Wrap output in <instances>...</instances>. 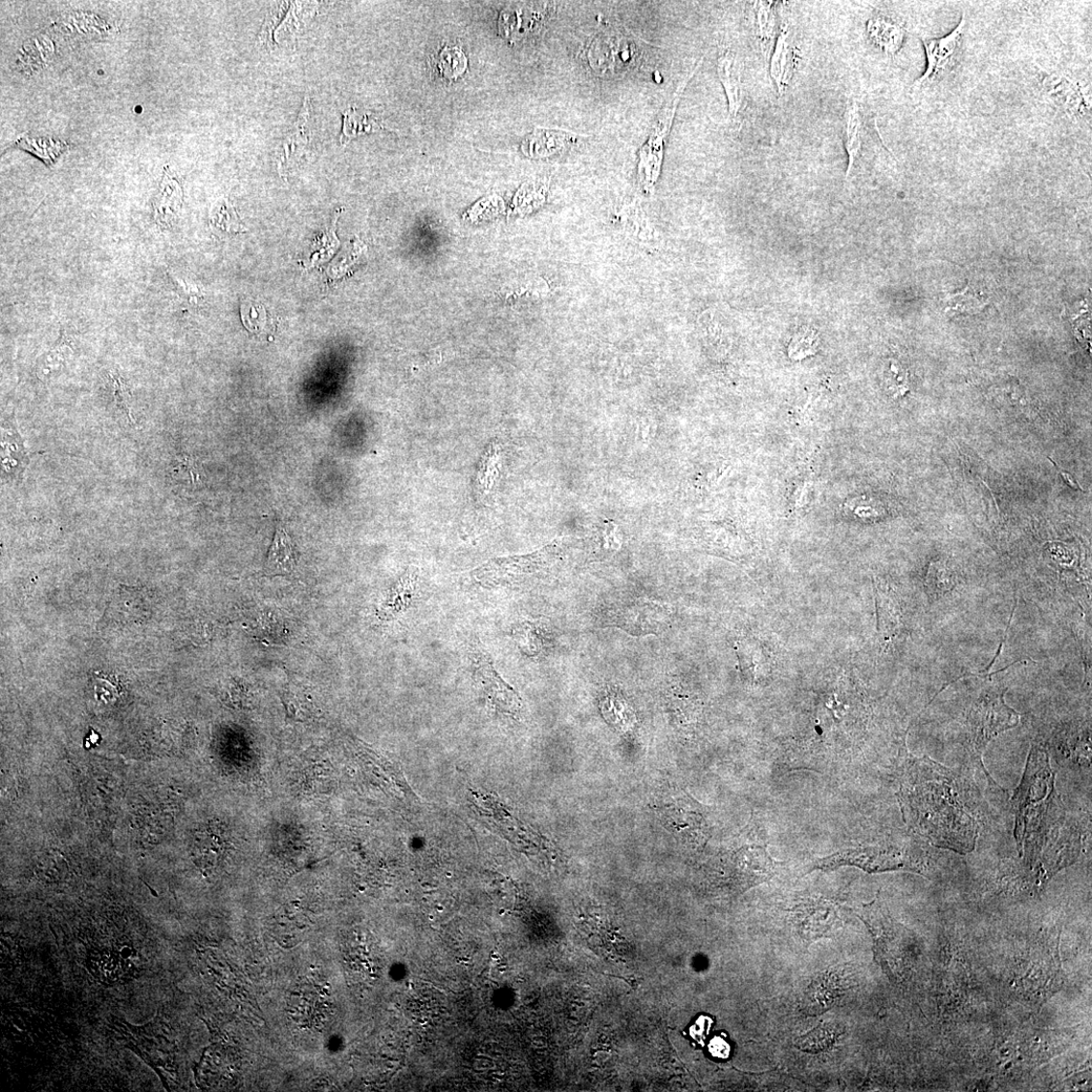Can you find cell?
Wrapping results in <instances>:
<instances>
[{"label":"cell","instance_id":"3","mask_svg":"<svg viewBox=\"0 0 1092 1092\" xmlns=\"http://www.w3.org/2000/svg\"><path fill=\"white\" fill-rule=\"evenodd\" d=\"M703 62L704 58L699 60L693 71L682 80L678 87H676L674 95L659 113L657 120L652 124L646 144L639 151L638 183L642 192L647 195L654 192L655 186H657L660 179L665 156V146L671 132L676 108H678L688 83L699 69L702 68Z\"/></svg>","mask_w":1092,"mask_h":1092},{"label":"cell","instance_id":"18","mask_svg":"<svg viewBox=\"0 0 1092 1092\" xmlns=\"http://www.w3.org/2000/svg\"><path fill=\"white\" fill-rule=\"evenodd\" d=\"M797 919L801 935L812 942L828 936L836 929L838 915L827 905L808 904L800 907Z\"/></svg>","mask_w":1092,"mask_h":1092},{"label":"cell","instance_id":"27","mask_svg":"<svg viewBox=\"0 0 1092 1092\" xmlns=\"http://www.w3.org/2000/svg\"><path fill=\"white\" fill-rule=\"evenodd\" d=\"M844 1033V1029L835 1022H826L796 1040V1047L806 1053H820L831 1049L837 1040Z\"/></svg>","mask_w":1092,"mask_h":1092},{"label":"cell","instance_id":"17","mask_svg":"<svg viewBox=\"0 0 1092 1092\" xmlns=\"http://www.w3.org/2000/svg\"><path fill=\"white\" fill-rule=\"evenodd\" d=\"M310 119V100L309 97L305 98L302 107L299 114L293 129L290 130L288 136L281 141L278 150L277 168L280 176H285L287 165L293 162V159H300L304 156L305 151L309 145L308 134L305 133V129Z\"/></svg>","mask_w":1092,"mask_h":1092},{"label":"cell","instance_id":"8","mask_svg":"<svg viewBox=\"0 0 1092 1092\" xmlns=\"http://www.w3.org/2000/svg\"><path fill=\"white\" fill-rule=\"evenodd\" d=\"M559 545L546 546L529 556L498 559L487 562L473 572L475 582L484 587L510 585L542 572L551 565L559 554Z\"/></svg>","mask_w":1092,"mask_h":1092},{"label":"cell","instance_id":"19","mask_svg":"<svg viewBox=\"0 0 1092 1092\" xmlns=\"http://www.w3.org/2000/svg\"><path fill=\"white\" fill-rule=\"evenodd\" d=\"M580 142L577 135L563 130L537 129L524 143V152L531 158H549L576 147Z\"/></svg>","mask_w":1092,"mask_h":1092},{"label":"cell","instance_id":"38","mask_svg":"<svg viewBox=\"0 0 1092 1092\" xmlns=\"http://www.w3.org/2000/svg\"><path fill=\"white\" fill-rule=\"evenodd\" d=\"M111 377H112V381H113L114 398H115L116 404L119 407V409L127 415L129 421L132 422L133 417H132V415H130L129 409V400H130V394H129V388L127 387L126 383L123 381V379L120 376H113L112 375Z\"/></svg>","mask_w":1092,"mask_h":1092},{"label":"cell","instance_id":"36","mask_svg":"<svg viewBox=\"0 0 1092 1092\" xmlns=\"http://www.w3.org/2000/svg\"><path fill=\"white\" fill-rule=\"evenodd\" d=\"M983 307H985V300L968 287L965 292L949 298L947 312L973 313L982 310Z\"/></svg>","mask_w":1092,"mask_h":1092},{"label":"cell","instance_id":"21","mask_svg":"<svg viewBox=\"0 0 1092 1092\" xmlns=\"http://www.w3.org/2000/svg\"><path fill=\"white\" fill-rule=\"evenodd\" d=\"M184 203V189L182 184L165 170L158 192L153 201L157 222L162 228L170 227L180 212Z\"/></svg>","mask_w":1092,"mask_h":1092},{"label":"cell","instance_id":"5","mask_svg":"<svg viewBox=\"0 0 1092 1092\" xmlns=\"http://www.w3.org/2000/svg\"><path fill=\"white\" fill-rule=\"evenodd\" d=\"M642 41L621 32H602L589 42L587 57L593 72L616 77L636 70L643 57Z\"/></svg>","mask_w":1092,"mask_h":1092},{"label":"cell","instance_id":"26","mask_svg":"<svg viewBox=\"0 0 1092 1092\" xmlns=\"http://www.w3.org/2000/svg\"><path fill=\"white\" fill-rule=\"evenodd\" d=\"M845 973V970L829 972L828 975L826 974L818 982L819 985L811 991L810 998H813V1001H810V1006L814 1007L813 1009L816 1010L817 1014L831 1009L829 1007L836 999L841 997L842 992L834 991L835 990L846 991Z\"/></svg>","mask_w":1092,"mask_h":1092},{"label":"cell","instance_id":"16","mask_svg":"<svg viewBox=\"0 0 1092 1092\" xmlns=\"http://www.w3.org/2000/svg\"><path fill=\"white\" fill-rule=\"evenodd\" d=\"M717 73L722 81L729 101L730 115L733 120H737L742 105H744V84L741 80V65L734 53L731 50L724 51L717 61Z\"/></svg>","mask_w":1092,"mask_h":1092},{"label":"cell","instance_id":"24","mask_svg":"<svg viewBox=\"0 0 1092 1092\" xmlns=\"http://www.w3.org/2000/svg\"><path fill=\"white\" fill-rule=\"evenodd\" d=\"M779 5L773 2H756L754 4L756 33L762 52L766 57L769 56L775 38L779 34Z\"/></svg>","mask_w":1092,"mask_h":1092},{"label":"cell","instance_id":"4","mask_svg":"<svg viewBox=\"0 0 1092 1092\" xmlns=\"http://www.w3.org/2000/svg\"><path fill=\"white\" fill-rule=\"evenodd\" d=\"M1018 724L1019 714L1004 703L1003 694L980 697L968 716L969 752L979 769L985 772L989 782L994 786H997L996 783L982 762L983 752L995 736Z\"/></svg>","mask_w":1092,"mask_h":1092},{"label":"cell","instance_id":"1","mask_svg":"<svg viewBox=\"0 0 1092 1092\" xmlns=\"http://www.w3.org/2000/svg\"><path fill=\"white\" fill-rule=\"evenodd\" d=\"M957 778L928 758L915 760L903 784L901 800L905 820L933 845L970 853L977 823L960 800Z\"/></svg>","mask_w":1092,"mask_h":1092},{"label":"cell","instance_id":"39","mask_svg":"<svg viewBox=\"0 0 1092 1092\" xmlns=\"http://www.w3.org/2000/svg\"><path fill=\"white\" fill-rule=\"evenodd\" d=\"M177 280L180 287L182 288L181 290L183 294L190 302L199 303V302L204 298L202 290L199 287H196L192 285V283H189L184 279Z\"/></svg>","mask_w":1092,"mask_h":1092},{"label":"cell","instance_id":"37","mask_svg":"<svg viewBox=\"0 0 1092 1092\" xmlns=\"http://www.w3.org/2000/svg\"><path fill=\"white\" fill-rule=\"evenodd\" d=\"M621 215L625 216L627 227L631 232L640 238H645L646 242L650 237L654 236L653 229L646 217L643 211L637 206H628L622 210Z\"/></svg>","mask_w":1092,"mask_h":1092},{"label":"cell","instance_id":"32","mask_svg":"<svg viewBox=\"0 0 1092 1092\" xmlns=\"http://www.w3.org/2000/svg\"><path fill=\"white\" fill-rule=\"evenodd\" d=\"M819 345V336L818 332L811 328H801L793 336L789 347L790 358L793 360H801L814 356L818 352Z\"/></svg>","mask_w":1092,"mask_h":1092},{"label":"cell","instance_id":"2","mask_svg":"<svg viewBox=\"0 0 1092 1092\" xmlns=\"http://www.w3.org/2000/svg\"><path fill=\"white\" fill-rule=\"evenodd\" d=\"M1055 776L1049 754L1034 746L1014 797L1015 837L1020 856L1036 853L1066 819L1055 790Z\"/></svg>","mask_w":1092,"mask_h":1092},{"label":"cell","instance_id":"9","mask_svg":"<svg viewBox=\"0 0 1092 1092\" xmlns=\"http://www.w3.org/2000/svg\"><path fill=\"white\" fill-rule=\"evenodd\" d=\"M966 25L967 18L963 14L960 24L947 36L922 39L928 65L925 73L912 84L913 89L930 86L952 72L963 53Z\"/></svg>","mask_w":1092,"mask_h":1092},{"label":"cell","instance_id":"10","mask_svg":"<svg viewBox=\"0 0 1092 1092\" xmlns=\"http://www.w3.org/2000/svg\"><path fill=\"white\" fill-rule=\"evenodd\" d=\"M856 866L867 872H882L889 870L919 869V864L908 855V851L897 848L869 847L865 848L846 850L817 862V869H831L840 866Z\"/></svg>","mask_w":1092,"mask_h":1092},{"label":"cell","instance_id":"7","mask_svg":"<svg viewBox=\"0 0 1092 1092\" xmlns=\"http://www.w3.org/2000/svg\"><path fill=\"white\" fill-rule=\"evenodd\" d=\"M159 1023L157 1020L136 1026L121 1020L115 1023V1032L118 1039L155 1070L164 1086L168 1087V1079L173 1072L171 1044Z\"/></svg>","mask_w":1092,"mask_h":1092},{"label":"cell","instance_id":"11","mask_svg":"<svg viewBox=\"0 0 1092 1092\" xmlns=\"http://www.w3.org/2000/svg\"><path fill=\"white\" fill-rule=\"evenodd\" d=\"M671 611L665 606L649 601H639L622 606L610 616L614 625L632 636H647L665 629L670 622Z\"/></svg>","mask_w":1092,"mask_h":1092},{"label":"cell","instance_id":"15","mask_svg":"<svg viewBox=\"0 0 1092 1092\" xmlns=\"http://www.w3.org/2000/svg\"><path fill=\"white\" fill-rule=\"evenodd\" d=\"M1047 95L1067 114L1083 117L1090 112V100L1078 84L1065 76L1051 75L1044 80Z\"/></svg>","mask_w":1092,"mask_h":1092},{"label":"cell","instance_id":"33","mask_svg":"<svg viewBox=\"0 0 1092 1092\" xmlns=\"http://www.w3.org/2000/svg\"><path fill=\"white\" fill-rule=\"evenodd\" d=\"M68 871L67 862L56 851H46L39 857L36 873L43 881H59Z\"/></svg>","mask_w":1092,"mask_h":1092},{"label":"cell","instance_id":"20","mask_svg":"<svg viewBox=\"0 0 1092 1092\" xmlns=\"http://www.w3.org/2000/svg\"><path fill=\"white\" fill-rule=\"evenodd\" d=\"M867 34L880 50L894 57L904 46L906 30L899 21L882 14H876L868 20Z\"/></svg>","mask_w":1092,"mask_h":1092},{"label":"cell","instance_id":"22","mask_svg":"<svg viewBox=\"0 0 1092 1092\" xmlns=\"http://www.w3.org/2000/svg\"><path fill=\"white\" fill-rule=\"evenodd\" d=\"M417 577V570L415 567H410L405 575L392 586L380 605L378 615L381 619L392 620L405 613L411 605Z\"/></svg>","mask_w":1092,"mask_h":1092},{"label":"cell","instance_id":"25","mask_svg":"<svg viewBox=\"0 0 1092 1092\" xmlns=\"http://www.w3.org/2000/svg\"><path fill=\"white\" fill-rule=\"evenodd\" d=\"M430 64L435 74L448 82L460 78L469 69V59L458 46H445L431 57Z\"/></svg>","mask_w":1092,"mask_h":1092},{"label":"cell","instance_id":"14","mask_svg":"<svg viewBox=\"0 0 1092 1092\" xmlns=\"http://www.w3.org/2000/svg\"><path fill=\"white\" fill-rule=\"evenodd\" d=\"M798 54L791 39V32L789 26L784 24L771 59L770 71L780 96L788 91L793 79L799 61Z\"/></svg>","mask_w":1092,"mask_h":1092},{"label":"cell","instance_id":"28","mask_svg":"<svg viewBox=\"0 0 1092 1092\" xmlns=\"http://www.w3.org/2000/svg\"><path fill=\"white\" fill-rule=\"evenodd\" d=\"M17 146L43 160L48 166L54 164L62 153L69 148L67 143L52 138H21Z\"/></svg>","mask_w":1092,"mask_h":1092},{"label":"cell","instance_id":"29","mask_svg":"<svg viewBox=\"0 0 1092 1092\" xmlns=\"http://www.w3.org/2000/svg\"><path fill=\"white\" fill-rule=\"evenodd\" d=\"M344 122L340 143L346 145L353 139L370 132H377L383 126L365 115H359L356 108H349L343 114Z\"/></svg>","mask_w":1092,"mask_h":1092},{"label":"cell","instance_id":"13","mask_svg":"<svg viewBox=\"0 0 1092 1092\" xmlns=\"http://www.w3.org/2000/svg\"><path fill=\"white\" fill-rule=\"evenodd\" d=\"M138 963L137 952L129 946L93 950L90 956L92 972L104 982H116L125 975L134 974Z\"/></svg>","mask_w":1092,"mask_h":1092},{"label":"cell","instance_id":"30","mask_svg":"<svg viewBox=\"0 0 1092 1092\" xmlns=\"http://www.w3.org/2000/svg\"><path fill=\"white\" fill-rule=\"evenodd\" d=\"M211 225L215 230H220L222 233L226 234L243 233L246 231L235 208L227 199L218 202L214 207L211 214Z\"/></svg>","mask_w":1092,"mask_h":1092},{"label":"cell","instance_id":"34","mask_svg":"<svg viewBox=\"0 0 1092 1092\" xmlns=\"http://www.w3.org/2000/svg\"><path fill=\"white\" fill-rule=\"evenodd\" d=\"M737 657L741 674H744L746 678L755 679L759 673L758 669L762 668L764 663L762 647L756 644L739 643L737 644Z\"/></svg>","mask_w":1092,"mask_h":1092},{"label":"cell","instance_id":"23","mask_svg":"<svg viewBox=\"0 0 1092 1092\" xmlns=\"http://www.w3.org/2000/svg\"><path fill=\"white\" fill-rule=\"evenodd\" d=\"M297 564L295 546L285 530L277 528L266 563V573L271 576L289 575Z\"/></svg>","mask_w":1092,"mask_h":1092},{"label":"cell","instance_id":"35","mask_svg":"<svg viewBox=\"0 0 1092 1092\" xmlns=\"http://www.w3.org/2000/svg\"><path fill=\"white\" fill-rule=\"evenodd\" d=\"M242 318L247 330L255 334L270 330L272 322L266 309L260 304L251 302L244 303L242 305Z\"/></svg>","mask_w":1092,"mask_h":1092},{"label":"cell","instance_id":"12","mask_svg":"<svg viewBox=\"0 0 1092 1092\" xmlns=\"http://www.w3.org/2000/svg\"><path fill=\"white\" fill-rule=\"evenodd\" d=\"M474 663V681L483 689L495 709L510 715L518 714L521 708L520 698L516 691L501 678L489 655L479 651L475 653Z\"/></svg>","mask_w":1092,"mask_h":1092},{"label":"cell","instance_id":"31","mask_svg":"<svg viewBox=\"0 0 1092 1092\" xmlns=\"http://www.w3.org/2000/svg\"><path fill=\"white\" fill-rule=\"evenodd\" d=\"M500 452L496 445H491L480 463L476 475L477 492L485 496L491 492L500 467Z\"/></svg>","mask_w":1092,"mask_h":1092},{"label":"cell","instance_id":"6","mask_svg":"<svg viewBox=\"0 0 1092 1092\" xmlns=\"http://www.w3.org/2000/svg\"><path fill=\"white\" fill-rule=\"evenodd\" d=\"M844 140L848 157L847 179L863 162L876 159L887 150L881 140L876 116L861 101L850 100L844 118Z\"/></svg>","mask_w":1092,"mask_h":1092}]
</instances>
